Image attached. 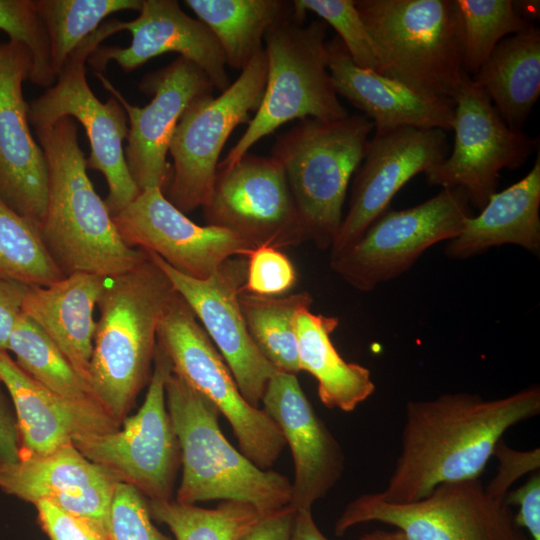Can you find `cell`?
Listing matches in <instances>:
<instances>
[{
  "label": "cell",
  "instance_id": "obj_1",
  "mask_svg": "<svg viewBox=\"0 0 540 540\" xmlns=\"http://www.w3.org/2000/svg\"><path fill=\"white\" fill-rule=\"evenodd\" d=\"M539 413L536 386L496 399L458 392L408 401L401 452L379 495L411 503L440 484L479 478L505 432Z\"/></svg>",
  "mask_w": 540,
  "mask_h": 540
},
{
  "label": "cell",
  "instance_id": "obj_2",
  "mask_svg": "<svg viewBox=\"0 0 540 540\" xmlns=\"http://www.w3.org/2000/svg\"><path fill=\"white\" fill-rule=\"evenodd\" d=\"M48 168V200L39 228L44 246L65 276L88 273L111 277L147 258L121 238L104 200L87 174L86 158L71 117L35 130Z\"/></svg>",
  "mask_w": 540,
  "mask_h": 540
},
{
  "label": "cell",
  "instance_id": "obj_3",
  "mask_svg": "<svg viewBox=\"0 0 540 540\" xmlns=\"http://www.w3.org/2000/svg\"><path fill=\"white\" fill-rule=\"evenodd\" d=\"M176 290L150 258L135 268L106 277L97 307L89 384L121 426L148 385L161 315Z\"/></svg>",
  "mask_w": 540,
  "mask_h": 540
},
{
  "label": "cell",
  "instance_id": "obj_4",
  "mask_svg": "<svg viewBox=\"0 0 540 540\" xmlns=\"http://www.w3.org/2000/svg\"><path fill=\"white\" fill-rule=\"evenodd\" d=\"M165 397L181 450L176 501L234 500L252 505L262 515L290 504L288 477L259 468L237 451L223 435L221 413L208 398L173 372L166 381Z\"/></svg>",
  "mask_w": 540,
  "mask_h": 540
},
{
  "label": "cell",
  "instance_id": "obj_5",
  "mask_svg": "<svg viewBox=\"0 0 540 540\" xmlns=\"http://www.w3.org/2000/svg\"><path fill=\"white\" fill-rule=\"evenodd\" d=\"M374 129L364 115L307 118L277 136L271 155L282 166L305 241L331 248L343 219L352 175Z\"/></svg>",
  "mask_w": 540,
  "mask_h": 540
},
{
  "label": "cell",
  "instance_id": "obj_6",
  "mask_svg": "<svg viewBox=\"0 0 540 540\" xmlns=\"http://www.w3.org/2000/svg\"><path fill=\"white\" fill-rule=\"evenodd\" d=\"M378 50L380 74L453 101L469 76L455 0H355Z\"/></svg>",
  "mask_w": 540,
  "mask_h": 540
},
{
  "label": "cell",
  "instance_id": "obj_7",
  "mask_svg": "<svg viewBox=\"0 0 540 540\" xmlns=\"http://www.w3.org/2000/svg\"><path fill=\"white\" fill-rule=\"evenodd\" d=\"M326 34L323 20L304 25L292 12L268 29L264 36L267 79L260 105L217 169L238 162L254 144L287 122L349 115L329 74Z\"/></svg>",
  "mask_w": 540,
  "mask_h": 540
},
{
  "label": "cell",
  "instance_id": "obj_8",
  "mask_svg": "<svg viewBox=\"0 0 540 540\" xmlns=\"http://www.w3.org/2000/svg\"><path fill=\"white\" fill-rule=\"evenodd\" d=\"M122 30H126L124 21L103 22L71 52L55 84L28 103V120L34 130L49 128L65 117L83 125L90 143L86 167L104 175L108 185L104 202L112 216L128 206L141 191L124 155L123 141L129 129L127 114L115 97L103 103L95 96L87 82L85 63L103 40Z\"/></svg>",
  "mask_w": 540,
  "mask_h": 540
},
{
  "label": "cell",
  "instance_id": "obj_9",
  "mask_svg": "<svg viewBox=\"0 0 540 540\" xmlns=\"http://www.w3.org/2000/svg\"><path fill=\"white\" fill-rule=\"evenodd\" d=\"M157 344L168 355L172 372L226 417L241 453L259 468L269 469L286 445L279 426L244 399L223 357L178 293L161 315Z\"/></svg>",
  "mask_w": 540,
  "mask_h": 540
},
{
  "label": "cell",
  "instance_id": "obj_10",
  "mask_svg": "<svg viewBox=\"0 0 540 540\" xmlns=\"http://www.w3.org/2000/svg\"><path fill=\"white\" fill-rule=\"evenodd\" d=\"M366 522L394 526L408 540H531L506 500L491 496L480 477L440 484L411 503L362 494L345 507L334 532L340 537Z\"/></svg>",
  "mask_w": 540,
  "mask_h": 540
},
{
  "label": "cell",
  "instance_id": "obj_11",
  "mask_svg": "<svg viewBox=\"0 0 540 540\" xmlns=\"http://www.w3.org/2000/svg\"><path fill=\"white\" fill-rule=\"evenodd\" d=\"M266 79L263 48L219 96L197 97L183 112L169 147L173 169L165 195L183 213L207 203L221 151L233 130L258 109Z\"/></svg>",
  "mask_w": 540,
  "mask_h": 540
},
{
  "label": "cell",
  "instance_id": "obj_12",
  "mask_svg": "<svg viewBox=\"0 0 540 540\" xmlns=\"http://www.w3.org/2000/svg\"><path fill=\"white\" fill-rule=\"evenodd\" d=\"M172 373L168 355L157 344L143 404L120 428L82 433L74 446L120 483L135 487L148 501L172 500L181 450L166 405L165 385Z\"/></svg>",
  "mask_w": 540,
  "mask_h": 540
},
{
  "label": "cell",
  "instance_id": "obj_13",
  "mask_svg": "<svg viewBox=\"0 0 540 540\" xmlns=\"http://www.w3.org/2000/svg\"><path fill=\"white\" fill-rule=\"evenodd\" d=\"M471 216L462 188H442L416 206L387 209L353 245L331 256V269L353 288L371 291L409 270L428 248L455 238Z\"/></svg>",
  "mask_w": 540,
  "mask_h": 540
},
{
  "label": "cell",
  "instance_id": "obj_14",
  "mask_svg": "<svg viewBox=\"0 0 540 540\" xmlns=\"http://www.w3.org/2000/svg\"><path fill=\"white\" fill-rule=\"evenodd\" d=\"M453 101L452 150L425 173L426 180L442 188H462L470 206L481 210L497 192L500 171L521 167L539 150V140L510 129L470 76Z\"/></svg>",
  "mask_w": 540,
  "mask_h": 540
},
{
  "label": "cell",
  "instance_id": "obj_15",
  "mask_svg": "<svg viewBox=\"0 0 540 540\" xmlns=\"http://www.w3.org/2000/svg\"><path fill=\"white\" fill-rule=\"evenodd\" d=\"M202 208L207 225L231 231L252 247L281 249L305 242L284 170L272 156L247 153L217 169Z\"/></svg>",
  "mask_w": 540,
  "mask_h": 540
},
{
  "label": "cell",
  "instance_id": "obj_16",
  "mask_svg": "<svg viewBox=\"0 0 540 540\" xmlns=\"http://www.w3.org/2000/svg\"><path fill=\"white\" fill-rule=\"evenodd\" d=\"M146 252L203 325L244 399L259 408L266 385L278 370L254 344L241 312L238 298L246 279V259L233 257L209 278L195 279L175 270L158 255Z\"/></svg>",
  "mask_w": 540,
  "mask_h": 540
},
{
  "label": "cell",
  "instance_id": "obj_17",
  "mask_svg": "<svg viewBox=\"0 0 540 540\" xmlns=\"http://www.w3.org/2000/svg\"><path fill=\"white\" fill-rule=\"evenodd\" d=\"M448 154L447 134L442 129L375 131L355 172L348 210L331 246V256L353 245L407 182L425 174Z\"/></svg>",
  "mask_w": 540,
  "mask_h": 540
},
{
  "label": "cell",
  "instance_id": "obj_18",
  "mask_svg": "<svg viewBox=\"0 0 540 540\" xmlns=\"http://www.w3.org/2000/svg\"><path fill=\"white\" fill-rule=\"evenodd\" d=\"M113 221L128 246L152 252L195 279L209 278L225 261L245 258L253 248L231 231L194 223L157 187L142 190Z\"/></svg>",
  "mask_w": 540,
  "mask_h": 540
},
{
  "label": "cell",
  "instance_id": "obj_19",
  "mask_svg": "<svg viewBox=\"0 0 540 540\" xmlns=\"http://www.w3.org/2000/svg\"><path fill=\"white\" fill-rule=\"evenodd\" d=\"M96 76L127 114L124 155L133 180L140 191L154 187L163 190L171 174L167 153L180 117L194 99L211 94L212 83L197 65L178 57L147 75L140 87L153 98L145 107H138L131 105L102 72H96Z\"/></svg>",
  "mask_w": 540,
  "mask_h": 540
},
{
  "label": "cell",
  "instance_id": "obj_20",
  "mask_svg": "<svg viewBox=\"0 0 540 540\" xmlns=\"http://www.w3.org/2000/svg\"><path fill=\"white\" fill-rule=\"evenodd\" d=\"M31 67L24 45L0 43V199L39 229L47 207L48 168L23 97Z\"/></svg>",
  "mask_w": 540,
  "mask_h": 540
},
{
  "label": "cell",
  "instance_id": "obj_21",
  "mask_svg": "<svg viewBox=\"0 0 540 540\" xmlns=\"http://www.w3.org/2000/svg\"><path fill=\"white\" fill-rule=\"evenodd\" d=\"M261 402L289 445L294 480L290 506L312 510L340 480L345 466L342 448L317 416L297 376L276 372L268 381Z\"/></svg>",
  "mask_w": 540,
  "mask_h": 540
},
{
  "label": "cell",
  "instance_id": "obj_22",
  "mask_svg": "<svg viewBox=\"0 0 540 540\" xmlns=\"http://www.w3.org/2000/svg\"><path fill=\"white\" fill-rule=\"evenodd\" d=\"M120 482L86 458L73 443L45 455H22L0 463V489L30 504L46 501L61 510L109 526L111 502Z\"/></svg>",
  "mask_w": 540,
  "mask_h": 540
},
{
  "label": "cell",
  "instance_id": "obj_23",
  "mask_svg": "<svg viewBox=\"0 0 540 540\" xmlns=\"http://www.w3.org/2000/svg\"><path fill=\"white\" fill-rule=\"evenodd\" d=\"M132 41L125 48L99 46L87 62L102 72L110 61L130 72L159 55L175 52L197 65L213 87L223 92L229 85L223 52L199 19L187 15L175 0H142L139 16L126 22Z\"/></svg>",
  "mask_w": 540,
  "mask_h": 540
},
{
  "label": "cell",
  "instance_id": "obj_24",
  "mask_svg": "<svg viewBox=\"0 0 540 540\" xmlns=\"http://www.w3.org/2000/svg\"><path fill=\"white\" fill-rule=\"evenodd\" d=\"M328 70L337 93L360 109L375 131L399 127L452 130L454 101L420 92L357 66L338 36L326 42Z\"/></svg>",
  "mask_w": 540,
  "mask_h": 540
},
{
  "label": "cell",
  "instance_id": "obj_25",
  "mask_svg": "<svg viewBox=\"0 0 540 540\" xmlns=\"http://www.w3.org/2000/svg\"><path fill=\"white\" fill-rule=\"evenodd\" d=\"M105 278L75 273L48 286L29 285L22 305L23 314L44 331L88 384L97 323L94 312Z\"/></svg>",
  "mask_w": 540,
  "mask_h": 540
},
{
  "label": "cell",
  "instance_id": "obj_26",
  "mask_svg": "<svg viewBox=\"0 0 540 540\" xmlns=\"http://www.w3.org/2000/svg\"><path fill=\"white\" fill-rule=\"evenodd\" d=\"M540 155L531 170L506 189L495 192L477 216L449 240L445 254L466 259L492 247L513 244L540 253Z\"/></svg>",
  "mask_w": 540,
  "mask_h": 540
},
{
  "label": "cell",
  "instance_id": "obj_27",
  "mask_svg": "<svg viewBox=\"0 0 540 540\" xmlns=\"http://www.w3.org/2000/svg\"><path fill=\"white\" fill-rule=\"evenodd\" d=\"M9 351L26 374L68 404L96 433L120 428L86 380L44 331L23 313L11 333Z\"/></svg>",
  "mask_w": 540,
  "mask_h": 540
},
{
  "label": "cell",
  "instance_id": "obj_28",
  "mask_svg": "<svg viewBox=\"0 0 540 540\" xmlns=\"http://www.w3.org/2000/svg\"><path fill=\"white\" fill-rule=\"evenodd\" d=\"M470 78L506 125L521 131L540 95L539 28L502 39Z\"/></svg>",
  "mask_w": 540,
  "mask_h": 540
},
{
  "label": "cell",
  "instance_id": "obj_29",
  "mask_svg": "<svg viewBox=\"0 0 540 540\" xmlns=\"http://www.w3.org/2000/svg\"><path fill=\"white\" fill-rule=\"evenodd\" d=\"M0 381L14 407L20 456L45 455L73 443L78 434L96 433L68 404L26 374L4 350H0Z\"/></svg>",
  "mask_w": 540,
  "mask_h": 540
},
{
  "label": "cell",
  "instance_id": "obj_30",
  "mask_svg": "<svg viewBox=\"0 0 540 540\" xmlns=\"http://www.w3.org/2000/svg\"><path fill=\"white\" fill-rule=\"evenodd\" d=\"M339 320L312 313L309 308L296 315L295 332L300 370L310 373L318 383V396L330 409L353 411L375 391L370 370L345 361L334 347L330 335Z\"/></svg>",
  "mask_w": 540,
  "mask_h": 540
},
{
  "label": "cell",
  "instance_id": "obj_31",
  "mask_svg": "<svg viewBox=\"0 0 540 540\" xmlns=\"http://www.w3.org/2000/svg\"><path fill=\"white\" fill-rule=\"evenodd\" d=\"M216 38L226 61L242 71L263 49L268 29L290 15L292 6L282 0H186Z\"/></svg>",
  "mask_w": 540,
  "mask_h": 540
},
{
  "label": "cell",
  "instance_id": "obj_32",
  "mask_svg": "<svg viewBox=\"0 0 540 540\" xmlns=\"http://www.w3.org/2000/svg\"><path fill=\"white\" fill-rule=\"evenodd\" d=\"M241 312L251 339L278 371L297 375L300 370L295 332L299 311L310 308L308 292L268 297L239 294Z\"/></svg>",
  "mask_w": 540,
  "mask_h": 540
},
{
  "label": "cell",
  "instance_id": "obj_33",
  "mask_svg": "<svg viewBox=\"0 0 540 540\" xmlns=\"http://www.w3.org/2000/svg\"><path fill=\"white\" fill-rule=\"evenodd\" d=\"M152 519L169 527L176 540H237L263 516L252 505L223 500L215 509L176 500L148 501Z\"/></svg>",
  "mask_w": 540,
  "mask_h": 540
},
{
  "label": "cell",
  "instance_id": "obj_34",
  "mask_svg": "<svg viewBox=\"0 0 540 540\" xmlns=\"http://www.w3.org/2000/svg\"><path fill=\"white\" fill-rule=\"evenodd\" d=\"M64 277L39 229L0 199V278L48 286Z\"/></svg>",
  "mask_w": 540,
  "mask_h": 540
},
{
  "label": "cell",
  "instance_id": "obj_35",
  "mask_svg": "<svg viewBox=\"0 0 540 540\" xmlns=\"http://www.w3.org/2000/svg\"><path fill=\"white\" fill-rule=\"evenodd\" d=\"M45 22L54 74L60 72L71 52L109 15L140 11L142 0H36Z\"/></svg>",
  "mask_w": 540,
  "mask_h": 540
},
{
  "label": "cell",
  "instance_id": "obj_36",
  "mask_svg": "<svg viewBox=\"0 0 540 540\" xmlns=\"http://www.w3.org/2000/svg\"><path fill=\"white\" fill-rule=\"evenodd\" d=\"M462 28L463 67L473 76L497 44L534 25L524 19L512 0H455Z\"/></svg>",
  "mask_w": 540,
  "mask_h": 540
},
{
  "label": "cell",
  "instance_id": "obj_37",
  "mask_svg": "<svg viewBox=\"0 0 540 540\" xmlns=\"http://www.w3.org/2000/svg\"><path fill=\"white\" fill-rule=\"evenodd\" d=\"M293 18L304 23L307 12L317 14L338 33L353 62L377 73L381 62L377 47L361 18L355 0H294Z\"/></svg>",
  "mask_w": 540,
  "mask_h": 540
},
{
  "label": "cell",
  "instance_id": "obj_38",
  "mask_svg": "<svg viewBox=\"0 0 540 540\" xmlns=\"http://www.w3.org/2000/svg\"><path fill=\"white\" fill-rule=\"evenodd\" d=\"M0 30L31 54L29 81L50 88L56 82L49 36L36 0H0Z\"/></svg>",
  "mask_w": 540,
  "mask_h": 540
},
{
  "label": "cell",
  "instance_id": "obj_39",
  "mask_svg": "<svg viewBox=\"0 0 540 540\" xmlns=\"http://www.w3.org/2000/svg\"><path fill=\"white\" fill-rule=\"evenodd\" d=\"M246 259V279L242 290L246 293L279 297L296 284L297 272L279 248L261 245L253 247Z\"/></svg>",
  "mask_w": 540,
  "mask_h": 540
},
{
  "label": "cell",
  "instance_id": "obj_40",
  "mask_svg": "<svg viewBox=\"0 0 540 540\" xmlns=\"http://www.w3.org/2000/svg\"><path fill=\"white\" fill-rule=\"evenodd\" d=\"M112 540H172L152 522L148 500L135 487L119 483L109 514Z\"/></svg>",
  "mask_w": 540,
  "mask_h": 540
},
{
  "label": "cell",
  "instance_id": "obj_41",
  "mask_svg": "<svg viewBox=\"0 0 540 540\" xmlns=\"http://www.w3.org/2000/svg\"><path fill=\"white\" fill-rule=\"evenodd\" d=\"M37 520L49 540H112L109 526L74 515L46 501L34 504Z\"/></svg>",
  "mask_w": 540,
  "mask_h": 540
},
{
  "label": "cell",
  "instance_id": "obj_42",
  "mask_svg": "<svg viewBox=\"0 0 540 540\" xmlns=\"http://www.w3.org/2000/svg\"><path fill=\"white\" fill-rule=\"evenodd\" d=\"M493 456L499 460L495 477L485 487L493 497L505 499L510 487L523 475L536 472L540 466V449L519 451L510 448L502 440L495 447Z\"/></svg>",
  "mask_w": 540,
  "mask_h": 540
},
{
  "label": "cell",
  "instance_id": "obj_43",
  "mask_svg": "<svg viewBox=\"0 0 540 540\" xmlns=\"http://www.w3.org/2000/svg\"><path fill=\"white\" fill-rule=\"evenodd\" d=\"M508 505L518 506L516 523L525 528L531 540H540V475L535 472L521 487L509 491Z\"/></svg>",
  "mask_w": 540,
  "mask_h": 540
},
{
  "label": "cell",
  "instance_id": "obj_44",
  "mask_svg": "<svg viewBox=\"0 0 540 540\" xmlns=\"http://www.w3.org/2000/svg\"><path fill=\"white\" fill-rule=\"evenodd\" d=\"M29 285L0 278V350L8 352L11 333L22 315Z\"/></svg>",
  "mask_w": 540,
  "mask_h": 540
},
{
  "label": "cell",
  "instance_id": "obj_45",
  "mask_svg": "<svg viewBox=\"0 0 540 540\" xmlns=\"http://www.w3.org/2000/svg\"><path fill=\"white\" fill-rule=\"evenodd\" d=\"M296 511L287 505L263 515L237 540H290Z\"/></svg>",
  "mask_w": 540,
  "mask_h": 540
},
{
  "label": "cell",
  "instance_id": "obj_46",
  "mask_svg": "<svg viewBox=\"0 0 540 540\" xmlns=\"http://www.w3.org/2000/svg\"><path fill=\"white\" fill-rule=\"evenodd\" d=\"M20 457V438L14 407L0 381V463H13Z\"/></svg>",
  "mask_w": 540,
  "mask_h": 540
},
{
  "label": "cell",
  "instance_id": "obj_47",
  "mask_svg": "<svg viewBox=\"0 0 540 540\" xmlns=\"http://www.w3.org/2000/svg\"><path fill=\"white\" fill-rule=\"evenodd\" d=\"M290 540H329L314 522L311 510H298L292 527Z\"/></svg>",
  "mask_w": 540,
  "mask_h": 540
},
{
  "label": "cell",
  "instance_id": "obj_48",
  "mask_svg": "<svg viewBox=\"0 0 540 540\" xmlns=\"http://www.w3.org/2000/svg\"><path fill=\"white\" fill-rule=\"evenodd\" d=\"M514 4L524 19L533 23L539 18V1H514Z\"/></svg>",
  "mask_w": 540,
  "mask_h": 540
},
{
  "label": "cell",
  "instance_id": "obj_49",
  "mask_svg": "<svg viewBox=\"0 0 540 540\" xmlns=\"http://www.w3.org/2000/svg\"><path fill=\"white\" fill-rule=\"evenodd\" d=\"M358 540H408L405 534L397 529L394 531L374 530L360 537Z\"/></svg>",
  "mask_w": 540,
  "mask_h": 540
}]
</instances>
